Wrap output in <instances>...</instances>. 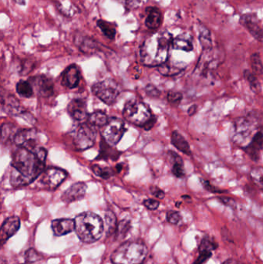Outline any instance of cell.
I'll return each instance as SVG.
<instances>
[{
  "instance_id": "obj_43",
  "label": "cell",
  "mask_w": 263,
  "mask_h": 264,
  "mask_svg": "<svg viewBox=\"0 0 263 264\" xmlns=\"http://www.w3.org/2000/svg\"><path fill=\"white\" fill-rule=\"evenodd\" d=\"M13 125L11 124H3L2 127V139H9V136H13ZM14 138V136H13Z\"/></svg>"
},
{
  "instance_id": "obj_18",
  "label": "cell",
  "mask_w": 263,
  "mask_h": 264,
  "mask_svg": "<svg viewBox=\"0 0 263 264\" xmlns=\"http://www.w3.org/2000/svg\"><path fill=\"white\" fill-rule=\"evenodd\" d=\"M80 80H81V72L79 67L76 64H72L69 66L62 74L61 84L65 88L73 89L79 85Z\"/></svg>"
},
{
  "instance_id": "obj_42",
  "label": "cell",
  "mask_w": 263,
  "mask_h": 264,
  "mask_svg": "<svg viewBox=\"0 0 263 264\" xmlns=\"http://www.w3.org/2000/svg\"><path fill=\"white\" fill-rule=\"evenodd\" d=\"M26 258L28 262L33 263L39 261V260H41L42 257L40 254H38L36 250H33V249H29L26 253Z\"/></svg>"
},
{
  "instance_id": "obj_12",
  "label": "cell",
  "mask_w": 263,
  "mask_h": 264,
  "mask_svg": "<svg viewBox=\"0 0 263 264\" xmlns=\"http://www.w3.org/2000/svg\"><path fill=\"white\" fill-rule=\"evenodd\" d=\"M240 24L249 31L256 40L263 42V29L260 27L257 16L254 14L242 15L240 18Z\"/></svg>"
},
{
  "instance_id": "obj_3",
  "label": "cell",
  "mask_w": 263,
  "mask_h": 264,
  "mask_svg": "<svg viewBox=\"0 0 263 264\" xmlns=\"http://www.w3.org/2000/svg\"><path fill=\"white\" fill-rule=\"evenodd\" d=\"M75 232L85 243L96 242L102 236L104 222L100 216L93 212H84L75 218Z\"/></svg>"
},
{
  "instance_id": "obj_13",
  "label": "cell",
  "mask_w": 263,
  "mask_h": 264,
  "mask_svg": "<svg viewBox=\"0 0 263 264\" xmlns=\"http://www.w3.org/2000/svg\"><path fill=\"white\" fill-rule=\"evenodd\" d=\"M29 81L32 88L42 97H50L54 93V82L47 76H35Z\"/></svg>"
},
{
  "instance_id": "obj_5",
  "label": "cell",
  "mask_w": 263,
  "mask_h": 264,
  "mask_svg": "<svg viewBox=\"0 0 263 264\" xmlns=\"http://www.w3.org/2000/svg\"><path fill=\"white\" fill-rule=\"evenodd\" d=\"M123 115L127 121L139 127H143L145 130L153 128L156 122V117L153 116L148 106L135 99L126 103Z\"/></svg>"
},
{
  "instance_id": "obj_15",
  "label": "cell",
  "mask_w": 263,
  "mask_h": 264,
  "mask_svg": "<svg viewBox=\"0 0 263 264\" xmlns=\"http://www.w3.org/2000/svg\"><path fill=\"white\" fill-rule=\"evenodd\" d=\"M20 219L17 216H10L5 219L2 223L1 231H0L1 244H3L9 238L16 234L20 229Z\"/></svg>"
},
{
  "instance_id": "obj_20",
  "label": "cell",
  "mask_w": 263,
  "mask_h": 264,
  "mask_svg": "<svg viewBox=\"0 0 263 264\" xmlns=\"http://www.w3.org/2000/svg\"><path fill=\"white\" fill-rule=\"evenodd\" d=\"M147 16L145 19V25L150 29H158L162 24V13L157 7H148L146 9Z\"/></svg>"
},
{
  "instance_id": "obj_27",
  "label": "cell",
  "mask_w": 263,
  "mask_h": 264,
  "mask_svg": "<svg viewBox=\"0 0 263 264\" xmlns=\"http://www.w3.org/2000/svg\"><path fill=\"white\" fill-rule=\"evenodd\" d=\"M75 41L78 47H80V50L85 53H88L89 51H93L94 50H97V47L96 42L93 41L91 39L86 37V36H77Z\"/></svg>"
},
{
  "instance_id": "obj_37",
  "label": "cell",
  "mask_w": 263,
  "mask_h": 264,
  "mask_svg": "<svg viewBox=\"0 0 263 264\" xmlns=\"http://www.w3.org/2000/svg\"><path fill=\"white\" fill-rule=\"evenodd\" d=\"M168 101L172 105L177 106L183 98L182 93L177 91H169L168 93Z\"/></svg>"
},
{
  "instance_id": "obj_29",
  "label": "cell",
  "mask_w": 263,
  "mask_h": 264,
  "mask_svg": "<svg viewBox=\"0 0 263 264\" xmlns=\"http://www.w3.org/2000/svg\"><path fill=\"white\" fill-rule=\"evenodd\" d=\"M16 92L19 95L24 97H30L33 94V88L29 81H19L16 87Z\"/></svg>"
},
{
  "instance_id": "obj_24",
  "label": "cell",
  "mask_w": 263,
  "mask_h": 264,
  "mask_svg": "<svg viewBox=\"0 0 263 264\" xmlns=\"http://www.w3.org/2000/svg\"><path fill=\"white\" fill-rule=\"evenodd\" d=\"M199 41H200L201 46L203 47V51H208L213 48L209 29L205 26L200 24H199Z\"/></svg>"
},
{
  "instance_id": "obj_19",
  "label": "cell",
  "mask_w": 263,
  "mask_h": 264,
  "mask_svg": "<svg viewBox=\"0 0 263 264\" xmlns=\"http://www.w3.org/2000/svg\"><path fill=\"white\" fill-rule=\"evenodd\" d=\"M51 227L56 235H64L75 230V220L71 219H55L52 222Z\"/></svg>"
},
{
  "instance_id": "obj_32",
  "label": "cell",
  "mask_w": 263,
  "mask_h": 264,
  "mask_svg": "<svg viewBox=\"0 0 263 264\" xmlns=\"http://www.w3.org/2000/svg\"><path fill=\"white\" fill-rule=\"evenodd\" d=\"M159 72L161 73L162 75L167 76H174L176 74H179L182 70V68L180 67H177L176 65L172 64V63H167L165 62L163 64L159 66L158 68Z\"/></svg>"
},
{
  "instance_id": "obj_17",
  "label": "cell",
  "mask_w": 263,
  "mask_h": 264,
  "mask_svg": "<svg viewBox=\"0 0 263 264\" xmlns=\"http://www.w3.org/2000/svg\"><path fill=\"white\" fill-rule=\"evenodd\" d=\"M67 112L74 120L82 121L88 118L86 101L82 99H74L70 101L67 107Z\"/></svg>"
},
{
  "instance_id": "obj_8",
  "label": "cell",
  "mask_w": 263,
  "mask_h": 264,
  "mask_svg": "<svg viewBox=\"0 0 263 264\" xmlns=\"http://www.w3.org/2000/svg\"><path fill=\"white\" fill-rule=\"evenodd\" d=\"M67 177V173L63 169L58 168H49L45 169L38 178L37 185L42 189L54 190L62 184Z\"/></svg>"
},
{
  "instance_id": "obj_38",
  "label": "cell",
  "mask_w": 263,
  "mask_h": 264,
  "mask_svg": "<svg viewBox=\"0 0 263 264\" xmlns=\"http://www.w3.org/2000/svg\"><path fill=\"white\" fill-rule=\"evenodd\" d=\"M115 1L124 5L125 9L129 11L138 8L142 2V0H115Z\"/></svg>"
},
{
  "instance_id": "obj_25",
  "label": "cell",
  "mask_w": 263,
  "mask_h": 264,
  "mask_svg": "<svg viewBox=\"0 0 263 264\" xmlns=\"http://www.w3.org/2000/svg\"><path fill=\"white\" fill-rule=\"evenodd\" d=\"M172 47L175 50L190 52L193 50V44L190 40L189 37L184 36V35H180V36L173 39Z\"/></svg>"
},
{
  "instance_id": "obj_4",
  "label": "cell",
  "mask_w": 263,
  "mask_h": 264,
  "mask_svg": "<svg viewBox=\"0 0 263 264\" xmlns=\"http://www.w3.org/2000/svg\"><path fill=\"white\" fill-rule=\"evenodd\" d=\"M147 255V246L140 241L126 242L111 256L113 264H142Z\"/></svg>"
},
{
  "instance_id": "obj_41",
  "label": "cell",
  "mask_w": 263,
  "mask_h": 264,
  "mask_svg": "<svg viewBox=\"0 0 263 264\" xmlns=\"http://www.w3.org/2000/svg\"><path fill=\"white\" fill-rule=\"evenodd\" d=\"M200 181L205 189L206 190L208 191V192H213V193H222V192H225V191L220 190V189H218L217 187L211 185V184L210 183V181H208V180L204 179V178H200Z\"/></svg>"
},
{
  "instance_id": "obj_6",
  "label": "cell",
  "mask_w": 263,
  "mask_h": 264,
  "mask_svg": "<svg viewBox=\"0 0 263 264\" xmlns=\"http://www.w3.org/2000/svg\"><path fill=\"white\" fill-rule=\"evenodd\" d=\"M73 135L76 149L85 151L94 145L97 138V131L95 130L94 126L89 123H83L77 126Z\"/></svg>"
},
{
  "instance_id": "obj_50",
  "label": "cell",
  "mask_w": 263,
  "mask_h": 264,
  "mask_svg": "<svg viewBox=\"0 0 263 264\" xmlns=\"http://www.w3.org/2000/svg\"><path fill=\"white\" fill-rule=\"evenodd\" d=\"M223 264H245L243 263L240 262V261H236V260L234 259H229L228 261H226V262L224 263Z\"/></svg>"
},
{
  "instance_id": "obj_21",
  "label": "cell",
  "mask_w": 263,
  "mask_h": 264,
  "mask_svg": "<svg viewBox=\"0 0 263 264\" xmlns=\"http://www.w3.org/2000/svg\"><path fill=\"white\" fill-rule=\"evenodd\" d=\"M2 106L4 111L12 115H25V111L23 107L14 97L9 96L6 97L5 101L2 99Z\"/></svg>"
},
{
  "instance_id": "obj_45",
  "label": "cell",
  "mask_w": 263,
  "mask_h": 264,
  "mask_svg": "<svg viewBox=\"0 0 263 264\" xmlns=\"http://www.w3.org/2000/svg\"><path fill=\"white\" fill-rule=\"evenodd\" d=\"M117 230H118V235H122V237H124L127 230H129L130 223L127 221H121L117 226Z\"/></svg>"
},
{
  "instance_id": "obj_40",
  "label": "cell",
  "mask_w": 263,
  "mask_h": 264,
  "mask_svg": "<svg viewBox=\"0 0 263 264\" xmlns=\"http://www.w3.org/2000/svg\"><path fill=\"white\" fill-rule=\"evenodd\" d=\"M211 255H212V253L211 251L199 250V256L197 260L192 264H205L206 261L211 257Z\"/></svg>"
},
{
  "instance_id": "obj_22",
  "label": "cell",
  "mask_w": 263,
  "mask_h": 264,
  "mask_svg": "<svg viewBox=\"0 0 263 264\" xmlns=\"http://www.w3.org/2000/svg\"><path fill=\"white\" fill-rule=\"evenodd\" d=\"M172 143L178 151L184 153V155L192 156V153L191 147H190L189 143L187 142L186 139L179 133L177 131H174L172 134Z\"/></svg>"
},
{
  "instance_id": "obj_47",
  "label": "cell",
  "mask_w": 263,
  "mask_h": 264,
  "mask_svg": "<svg viewBox=\"0 0 263 264\" xmlns=\"http://www.w3.org/2000/svg\"><path fill=\"white\" fill-rule=\"evenodd\" d=\"M146 91H147V94L153 96V97H158L160 94L159 90L151 85H147V88H146Z\"/></svg>"
},
{
  "instance_id": "obj_52",
  "label": "cell",
  "mask_w": 263,
  "mask_h": 264,
  "mask_svg": "<svg viewBox=\"0 0 263 264\" xmlns=\"http://www.w3.org/2000/svg\"><path fill=\"white\" fill-rule=\"evenodd\" d=\"M2 264H3V261H2Z\"/></svg>"
},
{
  "instance_id": "obj_51",
  "label": "cell",
  "mask_w": 263,
  "mask_h": 264,
  "mask_svg": "<svg viewBox=\"0 0 263 264\" xmlns=\"http://www.w3.org/2000/svg\"><path fill=\"white\" fill-rule=\"evenodd\" d=\"M16 3L19 4L20 5H26V0H13Z\"/></svg>"
},
{
  "instance_id": "obj_11",
  "label": "cell",
  "mask_w": 263,
  "mask_h": 264,
  "mask_svg": "<svg viewBox=\"0 0 263 264\" xmlns=\"http://www.w3.org/2000/svg\"><path fill=\"white\" fill-rule=\"evenodd\" d=\"M13 142L19 147L28 151H35L37 149V133L34 129H22L15 134Z\"/></svg>"
},
{
  "instance_id": "obj_33",
  "label": "cell",
  "mask_w": 263,
  "mask_h": 264,
  "mask_svg": "<svg viewBox=\"0 0 263 264\" xmlns=\"http://www.w3.org/2000/svg\"><path fill=\"white\" fill-rule=\"evenodd\" d=\"M250 177L253 182L263 191V168H253L250 172Z\"/></svg>"
},
{
  "instance_id": "obj_9",
  "label": "cell",
  "mask_w": 263,
  "mask_h": 264,
  "mask_svg": "<svg viewBox=\"0 0 263 264\" xmlns=\"http://www.w3.org/2000/svg\"><path fill=\"white\" fill-rule=\"evenodd\" d=\"M125 124L121 119L112 117L109 119L108 124L104 126L103 131V139L110 146H116L126 131Z\"/></svg>"
},
{
  "instance_id": "obj_26",
  "label": "cell",
  "mask_w": 263,
  "mask_h": 264,
  "mask_svg": "<svg viewBox=\"0 0 263 264\" xmlns=\"http://www.w3.org/2000/svg\"><path fill=\"white\" fill-rule=\"evenodd\" d=\"M97 27L101 29L106 37L110 40H114L117 34V26L111 22L99 20L97 21Z\"/></svg>"
},
{
  "instance_id": "obj_35",
  "label": "cell",
  "mask_w": 263,
  "mask_h": 264,
  "mask_svg": "<svg viewBox=\"0 0 263 264\" xmlns=\"http://www.w3.org/2000/svg\"><path fill=\"white\" fill-rule=\"evenodd\" d=\"M91 169L92 171L96 176H99L104 179H108L114 175L113 170L110 168H101L95 165V166H92Z\"/></svg>"
},
{
  "instance_id": "obj_30",
  "label": "cell",
  "mask_w": 263,
  "mask_h": 264,
  "mask_svg": "<svg viewBox=\"0 0 263 264\" xmlns=\"http://www.w3.org/2000/svg\"><path fill=\"white\" fill-rule=\"evenodd\" d=\"M243 76L245 79L249 82L251 89L255 93H259L261 90V85L260 81L256 78V74L251 72L250 70H245L243 72Z\"/></svg>"
},
{
  "instance_id": "obj_39",
  "label": "cell",
  "mask_w": 263,
  "mask_h": 264,
  "mask_svg": "<svg viewBox=\"0 0 263 264\" xmlns=\"http://www.w3.org/2000/svg\"><path fill=\"white\" fill-rule=\"evenodd\" d=\"M181 214L179 213L177 211H169L167 213V220L172 224H178L181 223Z\"/></svg>"
},
{
  "instance_id": "obj_31",
  "label": "cell",
  "mask_w": 263,
  "mask_h": 264,
  "mask_svg": "<svg viewBox=\"0 0 263 264\" xmlns=\"http://www.w3.org/2000/svg\"><path fill=\"white\" fill-rule=\"evenodd\" d=\"M250 65L252 72L256 75H260L263 73V64L260 54L255 53L250 57Z\"/></svg>"
},
{
  "instance_id": "obj_34",
  "label": "cell",
  "mask_w": 263,
  "mask_h": 264,
  "mask_svg": "<svg viewBox=\"0 0 263 264\" xmlns=\"http://www.w3.org/2000/svg\"><path fill=\"white\" fill-rule=\"evenodd\" d=\"M117 151L112 149L111 146L108 144V142H105L104 144L101 143V150H100V157H104V158H113L115 157V159L118 158Z\"/></svg>"
},
{
  "instance_id": "obj_1",
  "label": "cell",
  "mask_w": 263,
  "mask_h": 264,
  "mask_svg": "<svg viewBox=\"0 0 263 264\" xmlns=\"http://www.w3.org/2000/svg\"><path fill=\"white\" fill-rule=\"evenodd\" d=\"M47 151L43 147H38L36 151H30L19 147L13 155L10 183L15 188L29 185L44 171L45 161Z\"/></svg>"
},
{
  "instance_id": "obj_36",
  "label": "cell",
  "mask_w": 263,
  "mask_h": 264,
  "mask_svg": "<svg viewBox=\"0 0 263 264\" xmlns=\"http://www.w3.org/2000/svg\"><path fill=\"white\" fill-rule=\"evenodd\" d=\"M106 227L109 233L113 232L116 227V217L112 212H107L105 215Z\"/></svg>"
},
{
  "instance_id": "obj_16",
  "label": "cell",
  "mask_w": 263,
  "mask_h": 264,
  "mask_svg": "<svg viewBox=\"0 0 263 264\" xmlns=\"http://www.w3.org/2000/svg\"><path fill=\"white\" fill-rule=\"evenodd\" d=\"M87 186L85 182H77L66 189L61 196V200L64 203H70L82 200L86 194Z\"/></svg>"
},
{
  "instance_id": "obj_49",
  "label": "cell",
  "mask_w": 263,
  "mask_h": 264,
  "mask_svg": "<svg viewBox=\"0 0 263 264\" xmlns=\"http://www.w3.org/2000/svg\"><path fill=\"white\" fill-rule=\"evenodd\" d=\"M198 106L196 104H193L192 106L190 107L189 109L188 110V114L189 116H193L195 115V113L197 112Z\"/></svg>"
},
{
  "instance_id": "obj_10",
  "label": "cell",
  "mask_w": 263,
  "mask_h": 264,
  "mask_svg": "<svg viewBox=\"0 0 263 264\" xmlns=\"http://www.w3.org/2000/svg\"><path fill=\"white\" fill-rule=\"evenodd\" d=\"M234 133L233 135V141L235 144L243 145L247 142L249 139H253L254 128L250 119L246 117H238L235 119L234 122Z\"/></svg>"
},
{
  "instance_id": "obj_48",
  "label": "cell",
  "mask_w": 263,
  "mask_h": 264,
  "mask_svg": "<svg viewBox=\"0 0 263 264\" xmlns=\"http://www.w3.org/2000/svg\"><path fill=\"white\" fill-rule=\"evenodd\" d=\"M219 200L222 202L223 204L226 205H229V206H234V201L230 198L228 197H220L219 198Z\"/></svg>"
},
{
  "instance_id": "obj_28",
  "label": "cell",
  "mask_w": 263,
  "mask_h": 264,
  "mask_svg": "<svg viewBox=\"0 0 263 264\" xmlns=\"http://www.w3.org/2000/svg\"><path fill=\"white\" fill-rule=\"evenodd\" d=\"M88 121L89 124L97 127H104L108 124L109 118L105 113L102 112H96L89 115Z\"/></svg>"
},
{
  "instance_id": "obj_46",
  "label": "cell",
  "mask_w": 263,
  "mask_h": 264,
  "mask_svg": "<svg viewBox=\"0 0 263 264\" xmlns=\"http://www.w3.org/2000/svg\"><path fill=\"white\" fill-rule=\"evenodd\" d=\"M150 192L152 193L153 196H155L156 198L162 200L165 198V192L163 191L160 189L159 188L156 186H152L150 188Z\"/></svg>"
},
{
  "instance_id": "obj_7",
  "label": "cell",
  "mask_w": 263,
  "mask_h": 264,
  "mask_svg": "<svg viewBox=\"0 0 263 264\" xmlns=\"http://www.w3.org/2000/svg\"><path fill=\"white\" fill-rule=\"evenodd\" d=\"M92 92L105 104L111 105L116 101L120 94L118 84L113 79H106L95 84Z\"/></svg>"
},
{
  "instance_id": "obj_14",
  "label": "cell",
  "mask_w": 263,
  "mask_h": 264,
  "mask_svg": "<svg viewBox=\"0 0 263 264\" xmlns=\"http://www.w3.org/2000/svg\"><path fill=\"white\" fill-rule=\"evenodd\" d=\"M243 150L252 160H260V153L263 150V128L255 133L249 144L243 147Z\"/></svg>"
},
{
  "instance_id": "obj_44",
  "label": "cell",
  "mask_w": 263,
  "mask_h": 264,
  "mask_svg": "<svg viewBox=\"0 0 263 264\" xmlns=\"http://www.w3.org/2000/svg\"><path fill=\"white\" fill-rule=\"evenodd\" d=\"M143 204L146 208H148L149 210H155L159 206L160 203L157 200L148 199V200H145Z\"/></svg>"
},
{
  "instance_id": "obj_2",
  "label": "cell",
  "mask_w": 263,
  "mask_h": 264,
  "mask_svg": "<svg viewBox=\"0 0 263 264\" xmlns=\"http://www.w3.org/2000/svg\"><path fill=\"white\" fill-rule=\"evenodd\" d=\"M173 38L168 32H158L144 42L140 56L142 63L148 67H157L165 63L169 58Z\"/></svg>"
},
{
  "instance_id": "obj_23",
  "label": "cell",
  "mask_w": 263,
  "mask_h": 264,
  "mask_svg": "<svg viewBox=\"0 0 263 264\" xmlns=\"http://www.w3.org/2000/svg\"><path fill=\"white\" fill-rule=\"evenodd\" d=\"M169 155L172 159V173L177 178H182L185 175L184 162L182 158L173 151H169Z\"/></svg>"
}]
</instances>
